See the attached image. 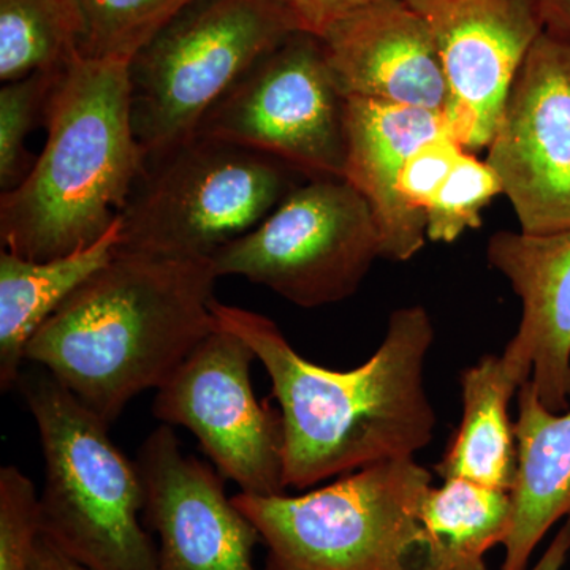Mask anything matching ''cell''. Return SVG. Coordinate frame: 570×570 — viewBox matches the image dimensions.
I'll return each mask as SVG.
<instances>
[{
  "mask_svg": "<svg viewBox=\"0 0 570 570\" xmlns=\"http://www.w3.org/2000/svg\"><path fill=\"white\" fill-rule=\"evenodd\" d=\"M217 325L253 348L272 381L284 426L285 490H306L382 461L415 459L436 412L425 387L434 326L425 307L393 311L377 351L347 371L298 354L264 314L214 298Z\"/></svg>",
  "mask_w": 570,
  "mask_h": 570,
  "instance_id": "obj_1",
  "label": "cell"
},
{
  "mask_svg": "<svg viewBox=\"0 0 570 570\" xmlns=\"http://www.w3.org/2000/svg\"><path fill=\"white\" fill-rule=\"evenodd\" d=\"M216 279L212 261L118 250L37 330L26 360L111 425L217 328Z\"/></svg>",
  "mask_w": 570,
  "mask_h": 570,
  "instance_id": "obj_2",
  "label": "cell"
},
{
  "mask_svg": "<svg viewBox=\"0 0 570 570\" xmlns=\"http://www.w3.org/2000/svg\"><path fill=\"white\" fill-rule=\"evenodd\" d=\"M31 171L0 195L3 250L50 261L91 246L118 220L145 157L130 118L129 61L80 55L59 73Z\"/></svg>",
  "mask_w": 570,
  "mask_h": 570,
  "instance_id": "obj_3",
  "label": "cell"
},
{
  "mask_svg": "<svg viewBox=\"0 0 570 570\" xmlns=\"http://www.w3.org/2000/svg\"><path fill=\"white\" fill-rule=\"evenodd\" d=\"M18 387L43 452V538L89 570H157V547L141 521L140 468L116 448L110 423L45 370L20 377Z\"/></svg>",
  "mask_w": 570,
  "mask_h": 570,
  "instance_id": "obj_4",
  "label": "cell"
},
{
  "mask_svg": "<svg viewBox=\"0 0 570 570\" xmlns=\"http://www.w3.org/2000/svg\"><path fill=\"white\" fill-rule=\"evenodd\" d=\"M431 472L382 461L305 494H235L266 547L265 570H444L420 521Z\"/></svg>",
  "mask_w": 570,
  "mask_h": 570,
  "instance_id": "obj_5",
  "label": "cell"
},
{
  "mask_svg": "<svg viewBox=\"0 0 570 570\" xmlns=\"http://www.w3.org/2000/svg\"><path fill=\"white\" fill-rule=\"evenodd\" d=\"M277 0H197L129 62L130 118L146 160L193 140L246 73L298 32Z\"/></svg>",
  "mask_w": 570,
  "mask_h": 570,
  "instance_id": "obj_6",
  "label": "cell"
},
{
  "mask_svg": "<svg viewBox=\"0 0 570 570\" xmlns=\"http://www.w3.org/2000/svg\"><path fill=\"white\" fill-rule=\"evenodd\" d=\"M296 175L265 154L194 137L146 160L119 214L118 250L212 261L283 202Z\"/></svg>",
  "mask_w": 570,
  "mask_h": 570,
  "instance_id": "obj_7",
  "label": "cell"
},
{
  "mask_svg": "<svg viewBox=\"0 0 570 570\" xmlns=\"http://www.w3.org/2000/svg\"><path fill=\"white\" fill-rule=\"evenodd\" d=\"M382 258L373 213L343 178L309 179L257 227L212 258L217 277L242 276L295 306L344 302Z\"/></svg>",
  "mask_w": 570,
  "mask_h": 570,
  "instance_id": "obj_8",
  "label": "cell"
},
{
  "mask_svg": "<svg viewBox=\"0 0 570 570\" xmlns=\"http://www.w3.org/2000/svg\"><path fill=\"white\" fill-rule=\"evenodd\" d=\"M195 137L265 154L307 179L344 178V97L322 40L292 33L217 100Z\"/></svg>",
  "mask_w": 570,
  "mask_h": 570,
  "instance_id": "obj_9",
  "label": "cell"
},
{
  "mask_svg": "<svg viewBox=\"0 0 570 570\" xmlns=\"http://www.w3.org/2000/svg\"><path fill=\"white\" fill-rule=\"evenodd\" d=\"M254 360L242 337L217 325L157 390L153 412L189 430L242 493L269 497L285 493L284 426L281 411L255 397Z\"/></svg>",
  "mask_w": 570,
  "mask_h": 570,
  "instance_id": "obj_10",
  "label": "cell"
},
{
  "mask_svg": "<svg viewBox=\"0 0 570 570\" xmlns=\"http://www.w3.org/2000/svg\"><path fill=\"white\" fill-rule=\"evenodd\" d=\"M487 148L521 232L570 230L569 45L546 32L539 37Z\"/></svg>",
  "mask_w": 570,
  "mask_h": 570,
  "instance_id": "obj_11",
  "label": "cell"
},
{
  "mask_svg": "<svg viewBox=\"0 0 570 570\" xmlns=\"http://www.w3.org/2000/svg\"><path fill=\"white\" fill-rule=\"evenodd\" d=\"M430 29L449 86L456 140L487 148L510 86L543 33L534 0H406Z\"/></svg>",
  "mask_w": 570,
  "mask_h": 570,
  "instance_id": "obj_12",
  "label": "cell"
},
{
  "mask_svg": "<svg viewBox=\"0 0 570 570\" xmlns=\"http://www.w3.org/2000/svg\"><path fill=\"white\" fill-rule=\"evenodd\" d=\"M137 464L142 520L159 535L157 570H257L261 532L228 497L223 475L183 452L174 428L154 430Z\"/></svg>",
  "mask_w": 570,
  "mask_h": 570,
  "instance_id": "obj_13",
  "label": "cell"
},
{
  "mask_svg": "<svg viewBox=\"0 0 570 570\" xmlns=\"http://www.w3.org/2000/svg\"><path fill=\"white\" fill-rule=\"evenodd\" d=\"M487 261L521 299V321L501 360L509 376L532 382L543 406L570 407V230L497 232Z\"/></svg>",
  "mask_w": 570,
  "mask_h": 570,
  "instance_id": "obj_14",
  "label": "cell"
},
{
  "mask_svg": "<svg viewBox=\"0 0 570 570\" xmlns=\"http://www.w3.org/2000/svg\"><path fill=\"white\" fill-rule=\"evenodd\" d=\"M344 99L445 112L449 86L436 43L406 0H379L322 37Z\"/></svg>",
  "mask_w": 570,
  "mask_h": 570,
  "instance_id": "obj_15",
  "label": "cell"
},
{
  "mask_svg": "<svg viewBox=\"0 0 570 570\" xmlns=\"http://www.w3.org/2000/svg\"><path fill=\"white\" fill-rule=\"evenodd\" d=\"M344 178L365 198L381 236L382 258L406 262L426 243V216L409 208L400 193L404 165L423 142L449 132L445 112L344 99ZM452 132V130H450ZM453 134V132H452Z\"/></svg>",
  "mask_w": 570,
  "mask_h": 570,
  "instance_id": "obj_16",
  "label": "cell"
},
{
  "mask_svg": "<svg viewBox=\"0 0 570 570\" xmlns=\"http://www.w3.org/2000/svg\"><path fill=\"white\" fill-rule=\"evenodd\" d=\"M517 406L519 471L501 570H528L547 532L570 517V407L543 406L531 381L517 393Z\"/></svg>",
  "mask_w": 570,
  "mask_h": 570,
  "instance_id": "obj_17",
  "label": "cell"
},
{
  "mask_svg": "<svg viewBox=\"0 0 570 570\" xmlns=\"http://www.w3.org/2000/svg\"><path fill=\"white\" fill-rule=\"evenodd\" d=\"M121 242V224L77 253L29 261L0 254V389L9 392L21 377L26 348L45 322L89 277L110 264Z\"/></svg>",
  "mask_w": 570,
  "mask_h": 570,
  "instance_id": "obj_18",
  "label": "cell"
},
{
  "mask_svg": "<svg viewBox=\"0 0 570 570\" xmlns=\"http://www.w3.org/2000/svg\"><path fill=\"white\" fill-rule=\"evenodd\" d=\"M463 415L436 471L442 480L463 479L512 491L519 471L515 422L509 404L520 385L501 355H485L461 374Z\"/></svg>",
  "mask_w": 570,
  "mask_h": 570,
  "instance_id": "obj_19",
  "label": "cell"
},
{
  "mask_svg": "<svg viewBox=\"0 0 570 570\" xmlns=\"http://www.w3.org/2000/svg\"><path fill=\"white\" fill-rule=\"evenodd\" d=\"M512 515L510 491L463 479L431 485L420 505V521L444 570H489L485 554L504 546Z\"/></svg>",
  "mask_w": 570,
  "mask_h": 570,
  "instance_id": "obj_20",
  "label": "cell"
},
{
  "mask_svg": "<svg viewBox=\"0 0 570 570\" xmlns=\"http://www.w3.org/2000/svg\"><path fill=\"white\" fill-rule=\"evenodd\" d=\"M86 33L78 0H0V80L62 69L82 55Z\"/></svg>",
  "mask_w": 570,
  "mask_h": 570,
  "instance_id": "obj_21",
  "label": "cell"
},
{
  "mask_svg": "<svg viewBox=\"0 0 570 570\" xmlns=\"http://www.w3.org/2000/svg\"><path fill=\"white\" fill-rule=\"evenodd\" d=\"M85 13L82 55L129 61L197 0H78Z\"/></svg>",
  "mask_w": 570,
  "mask_h": 570,
  "instance_id": "obj_22",
  "label": "cell"
},
{
  "mask_svg": "<svg viewBox=\"0 0 570 570\" xmlns=\"http://www.w3.org/2000/svg\"><path fill=\"white\" fill-rule=\"evenodd\" d=\"M66 67V66H63ZM62 67V69H63ZM37 71L0 89V189L9 193L31 171L37 157L26 148L29 134L45 124L61 70Z\"/></svg>",
  "mask_w": 570,
  "mask_h": 570,
  "instance_id": "obj_23",
  "label": "cell"
},
{
  "mask_svg": "<svg viewBox=\"0 0 570 570\" xmlns=\"http://www.w3.org/2000/svg\"><path fill=\"white\" fill-rule=\"evenodd\" d=\"M499 194L504 189L497 171L466 149L428 206V242L450 245L468 230L482 227L483 208Z\"/></svg>",
  "mask_w": 570,
  "mask_h": 570,
  "instance_id": "obj_24",
  "label": "cell"
},
{
  "mask_svg": "<svg viewBox=\"0 0 570 570\" xmlns=\"http://www.w3.org/2000/svg\"><path fill=\"white\" fill-rule=\"evenodd\" d=\"M41 539L39 494L20 469H0V570H33Z\"/></svg>",
  "mask_w": 570,
  "mask_h": 570,
  "instance_id": "obj_25",
  "label": "cell"
},
{
  "mask_svg": "<svg viewBox=\"0 0 570 570\" xmlns=\"http://www.w3.org/2000/svg\"><path fill=\"white\" fill-rule=\"evenodd\" d=\"M464 151L466 148L449 130L423 142L412 153L400 181L401 197L409 208L426 216L428 206L448 181Z\"/></svg>",
  "mask_w": 570,
  "mask_h": 570,
  "instance_id": "obj_26",
  "label": "cell"
},
{
  "mask_svg": "<svg viewBox=\"0 0 570 570\" xmlns=\"http://www.w3.org/2000/svg\"><path fill=\"white\" fill-rule=\"evenodd\" d=\"M295 21L299 31L311 36H325L337 22L379 0H277Z\"/></svg>",
  "mask_w": 570,
  "mask_h": 570,
  "instance_id": "obj_27",
  "label": "cell"
},
{
  "mask_svg": "<svg viewBox=\"0 0 570 570\" xmlns=\"http://www.w3.org/2000/svg\"><path fill=\"white\" fill-rule=\"evenodd\" d=\"M543 32L570 47V0H534Z\"/></svg>",
  "mask_w": 570,
  "mask_h": 570,
  "instance_id": "obj_28",
  "label": "cell"
},
{
  "mask_svg": "<svg viewBox=\"0 0 570 570\" xmlns=\"http://www.w3.org/2000/svg\"><path fill=\"white\" fill-rule=\"evenodd\" d=\"M570 554V517L564 520L560 530L554 534L549 549L543 551L540 560L530 570H561Z\"/></svg>",
  "mask_w": 570,
  "mask_h": 570,
  "instance_id": "obj_29",
  "label": "cell"
},
{
  "mask_svg": "<svg viewBox=\"0 0 570 570\" xmlns=\"http://www.w3.org/2000/svg\"><path fill=\"white\" fill-rule=\"evenodd\" d=\"M33 570H89L85 566L63 554L58 547L52 546L50 540L41 534L39 550H37L36 566Z\"/></svg>",
  "mask_w": 570,
  "mask_h": 570,
  "instance_id": "obj_30",
  "label": "cell"
}]
</instances>
